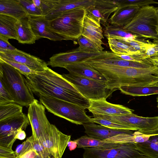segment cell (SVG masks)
Segmentation results:
<instances>
[{
    "instance_id": "3",
    "label": "cell",
    "mask_w": 158,
    "mask_h": 158,
    "mask_svg": "<svg viewBox=\"0 0 158 158\" xmlns=\"http://www.w3.org/2000/svg\"><path fill=\"white\" fill-rule=\"evenodd\" d=\"M86 8L79 7L64 13L57 18L49 21L48 27L64 40H75L82 35Z\"/></svg>"
},
{
    "instance_id": "29",
    "label": "cell",
    "mask_w": 158,
    "mask_h": 158,
    "mask_svg": "<svg viewBox=\"0 0 158 158\" xmlns=\"http://www.w3.org/2000/svg\"><path fill=\"white\" fill-rule=\"evenodd\" d=\"M94 5L108 23L110 15L118 8L116 0H94Z\"/></svg>"
},
{
    "instance_id": "51",
    "label": "cell",
    "mask_w": 158,
    "mask_h": 158,
    "mask_svg": "<svg viewBox=\"0 0 158 158\" xmlns=\"http://www.w3.org/2000/svg\"><path fill=\"white\" fill-rule=\"evenodd\" d=\"M156 102L157 103V107L158 108V97L156 98Z\"/></svg>"
},
{
    "instance_id": "43",
    "label": "cell",
    "mask_w": 158,
    "mask_h": 158,
    "mask_svg": "<svg viewBox=\"0 0 158 158\" xmlns=\"http://www.w3.org/2000/svg\"><path fill=\"white\" fill-rule=\"evenodd\" d=\"M0 158H17L12 148L0 146Z\"/></svg>"
},
{
    "instance_id": "16",
    "label": "cell",
    "mask_w": 158,
    "mask_h": 158,
    "mask_svg": "<svg viewBox=\"0 0 158 158\" xmlns=\"http://www.w3.org/2000/svg\"><path fill=\"white\" fill-rule=\"evenodd\" d=\"M28 18L37 40L42 38H47L53 41L64 40L61 36L49 29V21L45 18V16L28 15Z\"/></svg>"
},
{
    "instance_id": "19",
    "label": "cell",
    "mask_w": 158,
    "mask_h": 158,
    "mask_svg": "<svg viewBox=\"0 0 158 158\" xmlns=\"http://www.w3.org/2000/svg\"><path fill=\"white\" fill-rule=\"evenodd\" d=\"M85 133L90 137L104 140L121 133H133L132 131L111 129L101 125L89 123L83 125Z\"/></svg>"
},
{
    "instance_id": "7",
    "label": "cell",
    "mask_w": 158,
    "mask_h": 158,
    "mask_svg": "<svg viewBox=\"0 0 158 158\" xmlns=\"http://www.w3.org/2000/svg\"><path fill=\"white\" fill-rule=\"evenodd\" d=\"M83 158H147L136 148L135 143H122L110 148H83Z\"/></svg>"
},
{
    "instance_id": "37",
    "label": "cell",
    "mask_w": 158,
    "mask_h": 158,
    "mask_svg": "<svg viewBox=\"0 0 158 158\" xmlns=\"http://www.w3.org/2000/svg\"><path fill=\"white\" fill-rule=\"evenodd\" d=\"M104 140L106 142L120 143H136L134 132L120 134Z\"/></svg>"
},
{
    "instance_id": "41",
    "label": "cell",
    "mask_w": 158,
    "mask_h": 158,
    "mask_svg": "<svg viewBox=\"0 0 158 158\" xmlns=\"http://www.w3.org/2000/svg\"><path fill=\"white\" fill-rule=\"evenodd\" d=\"M14 102L15 103L13 98L0 80V104Z\"/></svg>"
},
{
    "instance_id": "40",
    "label": "cell",
    "mask_w": 158,
    "mask_h": 158,
    "mask_svg": "<svg viewBox=\"0 0 158 158\" xmlns=\"http://www.w3.org/2000/svg\"><path fill=\"white\" fill-rule=\"evenodd\" d=\"M34 4L40 9L45 16L55 6L58 0H32Z\"/></svg>"
},
{
    "instance_id": "31",
    "label": "cell",
    "mask_w": 158,
    "mask_h": 158,
    "mask_svg": "<svg viewBox=\"0 0 158 158\" xmlns=\"http://www.w3.org/2000/svg\"><path fill=\"white\" fill-rule=\"evenodd\" d=\"M110 48L112 52L119 55H132L141 52L130 45L114 39H108Z\"/></svg>"
},
{
    "instance_id": "45",
    "label": "cell",
    "mask_w": 158,
    "mask_h": 158,
    "mask_svg": "<svg viewBox=\"0 0 158 158\" xmlns=\"http://www.w3.org/2000/svg\"><path fill=\"white\" fill-rule=\"evenodd\" d=\"M144 53L150 57L156 56L158 54V45L154 44L153 45L146 50Z\"/></svg>"
},
{
    "instance_id": "48",
    "label": "cell",
    "mask_w": 158,
    "mask_h": 158,
    "mask_svg": "<svg viewBox=\"0 0 158 158\" xmlns=\"http://www.w3.org/2000/svg\"><path fill=\"white\" fill-rule=\"evenodd\" d=\"M68 146L69 147V150L72 151L76 149L77 147V145L74 140L71 141L70 140L68 143Z\"/></svg>"
},
{
    "instance_id": "12",
    "label": "cell",
    "mask_w": 158,
    "mask_h": 158,
    "mask_svg": "<svg viewBox=\"0 0 158 158\" xmlns=\"http://www.w3.org/2000/svg\"><path fill=\"white\" fill-rule=\"evenodd\" d=\"M0 57L25 65L36 72H43L48 67L44 60L16 48L0 50Z\"/></svg>"
},
{
    "instance_id": "1",
    "label": "cell",
    "mask_w": 158,
    "mask_h": 158,
    "mask_svg": "<svg viewBox=\"0 0 158 158\" xmlns=\"http://www.w3.org/2000/svg\"><path fill=\"white\" fill-rule=\"evenodd\" d=\"M27 85L38 97L44 95L56 98L88 109L89 100L81 95L62 75L48 67L44 71L25 76Z\"/></svg>"
},
{
    "instance_id": "20",
    "label": "cell",
    "mask_w": 158,
    "mask_h": 158,
    "mask_svg": "<svg viewBox=\"0 0 158 158\" xmlns=\"http://www.w3.org/2000/svg\"><path fill=\"white\" fill-rule=\"evenodd\" d=\"M64 68L67 69L69 73L106 83L105 78L98 72L84 62L72 63L65 66Z\"/></svg>"
},
{
    "instance_id": "9",
    "label": "cell",
    "mask_w": 158,
    "mask_h": 158,
    "mask_svg": "<svg viewBox=\"0 0 158 158\" xmlns=\"http://www.w3.org/2000/svg\"><path fill=\"white\" fill-rule=\"evenodd\" d=\"M45 108L35 99L28 107L27 117L35 141L41 143L50 129L51 124L45 112Z\"/></svg>"
},
{
    "instance_id": "10",
    "label": "cell",
    "mask_w": 158,
    "mask_h": 158,
    "mask_svg": "<svg viewBox=\"0 0 158 158\" xmlns=\"http://www.w3.org/2000/svg\"><path fill=\"white\" fill-rule=\"evenodd\" d=\"M29 124L27 116L23 113L0 121V146L12 148L18 131L25 130Z\"/></svg>"
},
{
    "instance_id": "50",
    "label": "cell",
    "mask_w": 158,
    "mask_h": 158,
    "mask_svg": "<svg viewBox=\"0 0 158 158\" xmlns=\"http://www.w3.org/2000/svg\"><path fill=\"white\" fill-rule=\"evenodd\" d=\"M153 43L158 45V39L156 40H153Z\"/></svg>"
},
{
    "instance_id": "47",
    "label": "cell",
    "mask_w": 158,
    "mask_h": 158,
    "mask_svg": "<svg viewBox=\"0 0 158 158\" xmlns=\"http://www.w3.org/2000/svg\"><path fill=\"white\" fill-rule=\"evenodd\" d=\"M26 134L24 131L22 129L19 130L15 137V140L18 139L20 140L24 139L26 137Z\"/></svg>"
},
{
    "instance_id": "2",
    "label": "cell",
    "mask_w": 158,
    "mask_h": 158,
    "mask_svg": "<svg viewBox=\"0 0 158 158\" xmlns=\"http://www.w3.org/2000/svg\"><path fill=\"white\" fill-rule=\"evenodd\" d=\"M0 80L15 103L28 107L35 99L23 75L8 64L0 61Z\"/></svg>"
},
{
    "instance_id": "27",
    "label": "cell",
    "mask_w": 158,
    "mask_h": 158,
    "mask_svg": "<svg viewBox=\"0 0 158 158\" xmlns=\"http://www.w3.org/2000/svg\"><path fill=\"white\" fill-rule=\"evenodd\" d=\"M74 141L77 144V148H83L92 147L110 148L118 146L122 143L106 142L88 136H82Z\"/></svg>"
},
{
    "instance_id": "34",
    "label": "cell",
    "mask_w": 158,
    "mask_h": 158,
    "mask_svg": "<svg viewBox=\"0 0 158 158\" xmlns=\"http://www.w3.org/2000/svg\"><path fill=\"white\" fill-rule=\"evenodd\" d=\"M77 40L79 45V47L83 52L87 53L101 52L94 44L82 35Z\"/></svg>"
},
{
    "instance_id": "25",
    "label": "cell",
    "mask_w": 158,
    "mask_h": 158,
    "mask_svg": "<svg viewBox=\"0 0 158 158\" xmlns=\"http://www.w3.org/2000/svg\"><path fill=\"white\" fill-rule=\"evenodd\" d=\"M149 135L146 141L135 143L136 148L147 158H158V133Z\"/></svg>"
},
{
    "instance_id": "46",
    "label": "cell",
    "mask_w": 158,
    "mask_h": 158,
    "mask_svg": "<svg viewBox=\"0 0 158 158\" xmlns=\"http://www.w3.org/2000/svg\"><path fill=\"white\" fill-rule=\"evenodd\" d=\"M37 155L36 151L33 148L17 158H35Z\"/></svg>"
},
{
    "instance_id": "49",
    "label": "cell",
    "mask_w": 158,
    "mask_h": 158,
    "mask_svg": "<svg viewBox=\"0 0 158 158\" xmlns=\"http://www.w3.org/2000/svg\"><path fill=\"white\" fill-rule=\"evenodd\" d=\"M140 132L145 134H152L158 133V128L152 131H141Z\"/></svg>"
},
{
    "instance_id": "6",
    "label": "cell",
    "mask_w": 158,
    "mask_h": 158,
    "mask_svg": "<svg viewBox=\"0 0 158 158\" xmlns=\"http://www.w3.org/2000/svg\"><path fill=\"white\" fill-rule=\"evenodd\" d=\"M62 75L81 94L89 100H106L114 91L117 90L109 89L106 83L91 79L69 73Z\"/></svg>"
},
{
    "instance_id": "21",
    "label": "cell",
    "mask_w": 158,
    "mask_h": 158,
    "mask_svg": "<svg viewBox=\"0 0 158 158\" xmlns=\"http://www.w3.org/2000/svg\"><path fill=\"white\" fill-rule=\"evenodd\" d=\"M139 8L136 6L119 8L109 19L108 23L111 24L123 27L131 21Z\"/></svg>"
},
{
    "instance_id": "28",
    "label": "cell",
    "mask_w": 158,
    "mask_h": 158,
    "mask_svg": "<svg viewBox=\"0 0 158 158\" xmlns=\"http://www.w3.org/2000/svg\"><path fill=\"white\" fill-rule=\"evenodd\" d=\"M121 92L132 96H147L158 94V85L147 86H122L119 88Z\"/></svg>"
},
{
    "instance_id": "39",
    "label": "cell",
    "mask_w": 158,
    "mask_h": 158,
    "mask_svg": "<svg viewBox=\"0 0 158 158\" xmlns=\"http://www.w3.org/2000/svg\"><path fill=\"white\" fill-rule=\"evenodd\" d=\"M0 61L5 62L19 71L25 76L31 74L35 73L36 72L32 70L27 66L23 64L8 60L0 57Z\"/></svg>"
},
{
    "instance_id": "5",
    "label": "cell",
    "mask_w": 158,
    "mask_h": 158,
    "mask_svg": "<svg viewBox=\"0 0 158 158\" xmlns=\"http://www.w3.org/2000/svg\"><path fill=\"white\" fill-rule=\"evenodd\" d=\"M157 9V7L150 5L140 8L131 21L123 28L140 37L158 39Z\"/></svg>"
},
{
    "instance_id": "15",
    "label": "cell",
    "mask_w": 158,
    "mask_h": 158,
    "mask_svg": "<svg viewBox=\"0 0 158 158\" xmlns=\"http://www.w3.org/2000/svg\"><path fill=\"white\" fill-rule=\"evenodd\" d=\"M88 109L93 114L109 115H121L130 114L133 110L122 105L110 103L106 100H90Z\"/></svg>"
},
{
    "instance_id": "17",
    "label": "cell",
    "mask_w": 158,
    "mask_h": 158,
    "mask_svg": "<svg viewBox=\"0 0 158 158\" xmlns=\"http://www.w3.org/2000/svg\"><path fill=\"white\" fill-rule=\"evenodd\" d=\"M103 31L100 23L91 16L87 14L83 22L82 35L94 44L102 52L104 48L102 39L104 38Z\"/></svg>"
},
{
    "instance_id": "33",
    "label": "cell",
    "mask_w": 158,
    "mask_h": 158,
    "mask_svg": "<svg viewBox=\"0 0 158 158\" xmlns=\"http://www.w3.org/2000/svg\"><path fill=\"white\" fill-rule=\"evenodd\" d=\"M118 3V8L131 6H136L139 7L149 5L152 4H158V2L153 0H116Z\"/></svg>"
},
{
    "instance_id": "18",
    "label": "cell",
    "mask_w": 158,
    "mask_h": 158,
    "mask_svg": "<svg viewBox=\"0 0 158 158\" xmlns=\"http://www.w3.org/2000/svg\"><path fill=\"white\" fill-rule=\"evenodd\" d=\"M94 2V0H58L53 8L45 17L48 21H51L69 10L80 7L86 8Z\"/></svg>"
},
{
    "instance_id": "53",
    "label": "cell",
    "mask_w": 158,
    "mask_h": 158,
    "mask_svg": "<svg viewBox=\"0 0 158 158\" xmlns=\"http://www.w3.org/2000/svg\"><path fill=\"white\" fill-rule=\"evenodd\" d=\"M35 158H40V157H39V155H38L37 154V155L36 157Z\"/></svg>"
},
{
    "instance_id": "8",
    "label": "cell",
    "mask_w": 158,
    "mask_h": 158,
    "mask_svg": "<svg viewBox=\"0 0 158 158\" xmlns=\"http://www.w3.org/2000/svg\"><path fill=\"white\" fill-rule=\"evenodd\" d=\"M95 118H104L123 125L129 127L131 131H139L154 130L158 128V116L143 117L133 113L121 115H109L93 114Z\"/></svg>"
},
{
    "instance_id": "35",
    "label": "cell",
    "mask_w": 158,
    "mask_h": 158,
    "mask_svg": "<svg viewBox=\"0 0 158 158\" xmlns=\"http://www.w3.org/2000/svg\"><path fill=\"white\" fill-rule=\"evenodd\" d=\"M22 5L28 15L38 16L44 15L42 11L37 7L32 0H18Z\"/></svg>"
},
{
    "instance_id": "4",
    "label": "cell",
    "mask_w": 158,
    "mask_h": 158,
    "mask_svg": "<svg viewBox=\"0 0 158 158\" xmlns=\"http://www.w3.org/2000/svg\"><path fill=\"white\" fill-rule=\"evenodd\" d=\"M39 97L40 102L48 112L54 115L77 125L94 123L92 118L86 114L84 107L50 97Z\"/></svg>"
},
{
    "instance_id": "26",
    "label": "cell",
    "mask_w": 158,
    "mask_h": 158,
    "mask_svg": "<svg viewBox=\"0 0 158 158\" xmlns=\"http://www.w3.org/2000/svg\"><path fill=\"white\" fill-rule=\"evenodd\" d=\"M18 20L10 16L0 14V36L8 40H17L16 24Z\"/></svg>"
},
{
    "instance_id": "14",
    "label": "cell",
    "mask_w": 158,
    "mask_h": 158,
    "mask_svg": "<svg viewBox=\"0 0 158 158\" xmlns=\"http://www.w3.org/2000/svg\"><path fill=\"white\" fill-rule=\"evenodd\" d=\"M83 62L86 63L135 68H145L153 67L136 62L124 60L118 54L106 51H104L99 55L88 58Z\"/></svg>"
},
{
    "instance_id": "11",
    "label": "cell",
    "mask_w": 158,
    "mask_h": 158,
    "mask_svg": "<svg viewBox=\"0 0 158 158\" xmlns=\"http://www.w3.org/2000/svg\"><path fill=\"white\" fill-rule=\"evenodd\" d=\"M71 137L51 124L50 130L40 143L54 158H61Z\"/></svg>"
},
{
    "instance_id": "24",
    "label": "cell",
    "mask_w": 158,
    "mask_h": 158,
    "mask_svg": "<svg viewBox=\"0 0 158 158\" xmlns=\"http://www.w3.org/2000/svg\"><path fill=\"white\" fill-rule=\"evenodd\" d=\"M103 31L104 35L107 39H112L125 41L140 37L136 34L129 32L123 27L110 24L105 27Z\"/></svg>"
},
{
    "instance_id": "36",
    "label": "cell",
    "mask_w": 158,
    "mask_h": 158,
    "mask_svg": "<svg viewBox=\"0 0 158 158\" xmlns=\"http://www.w3.org/2000/svg\"><path fill=\"white\" fill-rule=\"evenodd\" d=\"M34 142V137L32 135L28 137L22 144L18 145L14 151L17 158L33 149Z\"/></svg>"
},
{
    "instance_id": "38",
    "label": "cell",
    "mask_w": 158,
    "mask_h": 158,
    "mask_svg": "<svg viewBox=\"0 0 158 158\" xmlns=\"http://www.w3.org/2000/svg\"><path fill=\"white\" fill-rule=\"evenodd\" d=\"M92 119L94 123H98L111 129L131 130L130 128L126 126L117 123L106 119L93 118H92Z\"/></svg>"
},
{
    "instance_id": "54",
    "label": "cell",
    "mask_w": 158,
    "mask_h": 158,
    "mask_svg": "<svg viewBox=\"0 0 158 158\" xmlns=\"http://www.w3.org/2000/svg\"><path fill=\"white\" fill-rule=\"evenodd\" d=\"M157 15H158V7H157Z\"/></svg>"
},
{
    "instance_id": "42",
    "label": "cell",
    "mask_w": 158,
    "mask_h": 158,
    "mask_svg": "<svg viewBox=\"0 0 158 158\" xmlns=\"http://www.w3.org/2000/svg\"><path fill=\"white\" fill-rule=\"evenodd\" d=\"M33 148L40 158H54L45 148L37 141H35Z\"/></svg>"
},
{
    "instance_id": "52",
    "label": "cell",
    "mask_w": 158,
    "mask_h": 158,
    "mask_svg": "<svg viewBox=\"0 0 158 158\" xmlns=\"http://www.w3.org/2000/svg\"><path fill=\"white\" fill-rule=\"evenodd\" d=\"M156 31L157 32V34L158 35V26L157 27Z\"/></svg>"
},
{
    "instance_id": "23",
    "label": "cell",
    "mask_w": 158,
    "mask_h": 158,
    "mask_svg": "<svg viewBox=\"0 0 158 158\" xmlns=\"http://www.w3.org/2000/svg\"><path fill=\"white\" fill-rule=\"evenodd\" d=\"M17 40L26 44H33L37 40L29 23L28 17L18 20L16 24Z\"/></svg>"
},
{
    "instance_id": "30",
    "label": "cell",
    "mask_w": 158,
    "mask_h": 158,
    "mask_svg": "<svg viewBox=\"0 0 158 158\" xmlns=\"http://www.w3.org/2000/svg\"><path fill=\"white\" fill-rule=\"evenodd\" d=\"M23 113V107L15 103L0 104V121L19 115Z\"/></svg>"
},
{
    "instance_id": "22",
    "label": "cell",
    "mask_w": 158,
    "mask_h": 158,
    "mask_svg": "<svg viewBox=\"0 0 158 158\" xmlns=\"http://www.w3.org/2000/svg\"><path fill=\"white\" fill-rule=\"evenodd\" d=\"M0 14L10 16L18 20L28 16L18 0H0Z\"/></svg>"
},
{
    "instance_id": "13",
    "label": "cell",
    "mask_w": 158,
    "mask_h": 158,
    "mask_svg": "<svg viewBox=\"0 0 158 158\" xmlns=\"http://www.w3.org/2000/svg\"><path fill=\"white\" fill-rule=\"evenodd\" d=\"M102 52L87 53L81 51L78 47L65 52L53 55L49 58L47 64L53 67L64 68L67 65L83 62L88 58L99 55Z\"/></svg>"
},
{
    "instance_id": "32",
    "label": "cell",
    "mask_w": 158,
    "mask_h": 158,
    "mask_svg": "<svg viewBox=\"0 0 158 158\" xmlns=\"http://www.w3.org/2000/svg\"><path fill=\"white\" fill-rule=\"evenodd\" d=\"M139 38L132 40L118 41L130 45L136 50L142 52H144L148 48L154 44L153 43L150 42L149 40H145Z\"/></svg>"
},
{
    "instance_id": "44",
    "label": "cell",
    "mask_w": 158,
    "mask_h": 158,
    "mask_svg": "<svg viewBox=\"0 0 158 158\" xmlns=\"http://www.w3.org/2000/svg\"><path fill=\"white\" fill-rule=\"evenodd\" d=\"M15 48L9 43L8 39L0 36V50H12Z\"/></svg>"
}]
</instances>
